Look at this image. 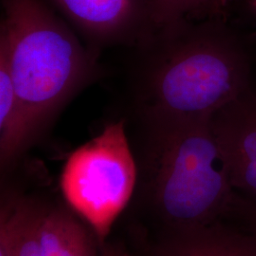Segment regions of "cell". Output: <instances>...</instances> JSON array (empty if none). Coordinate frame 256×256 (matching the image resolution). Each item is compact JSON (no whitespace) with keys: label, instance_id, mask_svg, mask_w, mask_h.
<instances>
[{"label":"cell","instance_id":"1","mask_svg":"<svg viewBox=\"0 0 256 256\" xmlns=\"http://www.w3.org/2000/svg\"><path fill=\"white\" fill-rule=\"evenodd\" d=\"M138 46V119L212 116L252 84L247 46L224 19L158 28Z\"/></svg>","mask_w":256,"mask_h":256},{"label":"cell","instance_id":"2","mask_svg":"<svg viewBox=\"0 0 256 256\" xmlns=\"http://www.w3.org/2000/svg\"><path fill=\"white\" fill-rule=\"evenodd\" d=\"M140 120L149 196L173 232L230 216L236 200L212 116Z\"/></svg>","mask_w":256,"mask_h":256},{"label":"cell","instance_id":"3","mask_svg":"<svg viewBox=\"0 0 256 256\" xmlns=\"http://www.w3.org/2000/svg\"><path fill=\"white\" fill-rule=\"evenodd\" d=\"M0 55L36 138L96 74L95 56L46 0H1Z\"/></svg>","mask_w":256,"mask_h":256},{"label":"cell","instance_id":"4","mask_svg":"<svg viewBox=\"0 0 256 256\" xmlns=\"http://www.w3.org/2000/svg\"><path fill=\"white\" fill-rule=\"evenodd\" d=\"M137 178L122 120L74 151L64 164L61 188L66 200L104 242L130 200Z\"/></svg>","mask_w":256,"mask_h":256},{"label":"cell","instance_id":"5","mask_svg":"<svg viewBox=\"0 0 256 256\" xmlns=\"http://www.w3.org/2000/svg\"><path fill=\"white\" fill-rule=\"evenodd\" d=\"M98 46H138L156 30L149 0H46Z\"/></svg>","mask_w":256,"mask_h":256},{"label":"cell","instance_id":"6","mask_svg":"<svg viewBox=\"0 0 256 256\" xmlns=\"http://www.w3.org/2000/svg\"><path fill=\"white\" fill-rule=\"evenodd\" d=\"M236 194L256 203V88L252 84L212 115Z\"/></svg>","mask_w":256,"mask_h":256},{"label":"cell","instance_id":"7","mask_svg":"<svg viewBox=\"0 0 256 256\" xmlns=\"http://www.w3.org/2000/svg\"><path fill=\"white\" fill-rule=\"evenodd\" d=\"M158 256H256V234L221 220L198 229L171 232Z\"/></svg>","mask_w":256,"mask_h":256},{"label":"cell","instance_id":"8","mask_svg":"<svg viewBox=\"0 0 256 256\" xmlns=\"http://www.w3.org/2000/svg\"><path fill=\"white\" fill-rule=\"evenodd\" d=\"M36 138L14 88L5 58L0 55V162L7 169L16 162Z\"/></svg>","mask_w":256,"mask_h":256},{"label":"cell","instance_id":"9","mask_svg":"<svg viewBox=\"0 0 256 256\" xmlns=\"http://www.w3.org/2000/svg\"><path fill=\"white\" fill-rule=\"evenodd\" d=\"M37 234L41 256H95L92 236L66 210H41Z\"/></svg>","mask_w":256,"mask_h":256},{"label":"cell","instance_id":"10","mask_svg":"<svg viewBox=\"0 0 256 256\" xmlns=\"http://www.w3.org/2000/svg\"><path fill=\"white\" fill-rule=\"evenodd\" d=\"M156 30L183 20H227L230 0H149Z\"/></svg>","mask_w":256,"mask_h":256},{"label":"cell","instance_id":"11","mask_svg":"<svg viewBox=\"0 0 256 256\" xmlns=\"http://www.w3.org/2000/svg\"><path fill=\"white\" fill-rule=\"evenodd\" d=\"M32 204L24 200H10L1 210L0 256H16L19 243Z\"/></svg>","mask_w":256,"mask_h":256},{"label":"cell","instance_id":"12","mask_svg":"<svg viewBox=\"0 0 256 256\" xmlns=\"http://www.w3.org/2000/svg\"><path fill=\"white\" fill-rule=\"evenodd\" d=\"M40 212L32 205L21 236L16 256H41L37 234Z\"/></svg>","mask_w":256,"mask_h":256},{"label":"cell","instance_id":"13","mask_svg":"<svg viewBox=\"0 0 256 256\" xmlns=\"http://www.w3.org/2000/svg\"><path fill=\"white\" fill-rule=\"evenodd\" d=\"M232 216L242 220L247 229L256 234V203L238 196Z\"/></svg>","mask_w":256,"mask_h":256},{"label":"cell","instance_id":"14","mask_svg":"<svg viewBox=\"0 0 256 256\" xmlns=\"http://www.w3.org/2000/svg\"><path fill=\"white\" fill-rule=\"evenodd\" d=\"M104 256H126L124 254L118 252L117 250H108L104 252Z\"/></svg>","mask_w":256,"mask_h":256},{"label":"cell","instance_id":"15","mask_svg":"<svg viewBox=\"0 0 256 256\" xmlns=\"http://www.w3.org/2000/svg\"><path fill=\"white\" fill-rule=\"evenodd\" d=\"M250 6L252 7V9L254 10V12L256 14V0H250Z\"/></svg>","mask_w":256,"mask_h":256}]
</instances>
